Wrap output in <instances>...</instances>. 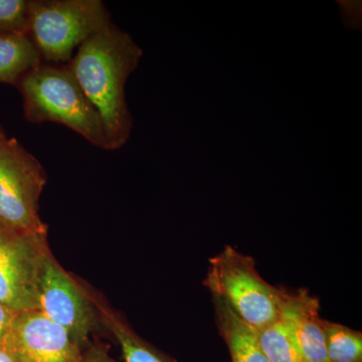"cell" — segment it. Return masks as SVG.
<instances>
[{"label":"cell","mask_w":362,"mask_h":362,"mask_svg":"<svg viewBox=\"0 0 362 362\" xmlns=\"http://www.w3.org/2000/svg\"><path fill=\"white\" fill-rule=\"evenodd\" d=\"M141 57L142 49L129 33L112 23L86 40L68 64L101 118L108 150L120 149L129 140L133 120L126 83Z\"/></svg>","instance_id":"cell-1"},{"label":"cell","mask_w":362,"mask_h":362,"mask_svg":"<svg viewBox=\"0 0 362 362\" xmlns=\"http://www.w3.org/2000/svg\"><path fill=\"white\" fill-rule=\"evenodd\" d=\"M26 121L59 123L99 148L108 150L103 124L69 65L42 64L16 85Z\"/></svg>","instance_id":"cell-2"},{"label":"cell","mask_w":362,"mask_h":362,"mask_svg":"<svg viewBox=\"0 0 362 362\" xmlns=\"http://www.w3.org/2000/svg\"><path fill=\"white\" fill-rule=\"evenodd\" d=\"M111 23L101 0H30L28 35L49 65L70 64L86 40Z\"/></svg>","instance_id":"cell-3"},{"label":"cell","mask_w":362,"mask_h":362,"mask_svg":"<svg viewBox=\"0 0 362 362\" xmlns=\"http://www.w3.org/2000/svg\"><path fill=\"white\" fill-rule=\"evenodd\" d=\"M204 285L213 298L230 307L240 320L259 331L280 316L282 288L269 284L259 275L252 257L232 246L209 259Z\"/></svg>","instance_id":"cell-4"},{"label":"cell","mask_w":362,"mask_h":362,"mask_svg":"<svg viewBox=\"0 0 362 362\" xmlns=\"http://www.w3.org/2000/svg\"><path fill=\"white\" fill-rule=\"evenodd\" d=\"M47 175L37 157L18 139L0 132V225L28 233H47L40 199Z\"/></svg>","instance_id":"cell-5"},{"label":"cell","mask_w":362,"mask_h":362,"mask_svg":"<svg viewBox=\"0 0 362 362\" xmlns=\"http://www.w3.org/2000/svg\"><path fill=\"white\" fill-rule=\"evenodd\" d=\"M49 252L47 233L0 225V304L16 313L39 310L40 273Z\"/></svg>","instance_id":"cell-6"},{"label":"cell","mask_w":362,"mask_h":362,"mask_svg":"<svg viewBox=\"0 0 362 362\" xmlns=\"http://www.w3.org/2000/svg\"><path fill=\"white\" fill-rule=\"evenodd\" d=\"M39 311L59 324L85 349L100 321L86 287L71 277L52 252L45 257L39 283Z\"/></svg>","instance_id":"cell-7"},{"label":"cell","mask_w":362,"mask_h":362,"mask_svg":"<svg viewBox=\"0 0 362 362\" xmlns=\"http://www.w3.org/2000/svg\"><path fill=\"white\" fill-rule=\"evenodd\" d=\"M6 349L18 362H83L84 352L65 328L39 310L16 314Z\"/></svg>","instance_id":"cell-8"},{"label":"cell","mask_w":362,"mask_h":362,"mask_svg":"<svg viewBox=\"0 0 362 362\" xmlns=\"http://www.w3.org/2000/svg\"><path fill=\"white\" fill-rule=\"evenodd\" d=\"M319 311V299L308 290L290 292L282 288L280 317L289 326L305 362H329Z\"/></svg>","instance_id":"cell-9"},{"label":"cell","mask_w":362,"mask_h":362,"mask_svg":"<svg viewBox=\"0 0 362 362\" xmlns=\"http://www.w3.org/2000/svg\"><path fill=\"white\" fill-rule=\"evenodd\" d=\"M88 294L96 308L100 324L104 325L121 347L125 362H176L175 358L156 349L151 343L145 341L133 330L123 317L93 294L87 288Z\"/></svg>","instance_id":"cell-10"},{"label":"cell","mask_w":362,"mask_h":362,"mask_svg":"<svg viewBox=\"0 0 362 362\" xmlns=\"http://www.w3.org/2000/svg\"><path fill=\"white\" fill-rule=\"evenodd\" d=\"M216 325L232 362H270L259 346L258 332L240 320L230 307L214 298Z\"/></svg>","instance_id":"cell-11"},{"label":"cell","mask_w":362,"mask_h":362,"mask_svg":"<svg viewBox=\"0 0 362 362\" xmlns=\"http://www.w3.org/2000/svg\"><path fill=\"white\" fill-rule=\"evenodd\" d=\"M42 64L30 35H0V83L16 86L26 74Z\"/></svg>","instance_id":"cell-12"},{"label":"cell","mask_w":362,"mask_h":362,"mask_svg":"<svg viewBox=\"0 0 362 362\" xmlns=\"http://www.w3.org/2000/svg\"><path fill=\"white\" fill-rule=\"evenodd\" d=\"M259 346L270 362H305L284 319L279 316L270 325L257 331Z\"/></svg>","instance_id":"cell-13"},{"label":"cell","mask_w":362,"mask_h":362,"mask_svg":"<svg viewBox=\"0 0 362 362\" xmlns=\"http://www.w3.org/2000/svg\"><path fill=\"white\" fill-rule=\"evenodd\" d=\"M326 352L329 362H362V333L323 319Z\"/></svg>","instance_id":"cell-14"},{"label":"cell","mask_w":362,"mask_h":362,"mask_svg":"<svg viewBox=\"0 0 362 362\" xmlns=\"http://www.w3.org/2000/svg\"><path fill=\"white\" fill-rule=\"evenodd\" d=\"M30 0H0V35H28Z\"/></svg>","instance_id":"cell-15"},{"label":"cell","mask_w":362,"mask_h":362,"mask_svg":"<svg viewBox=\"0 0 362 362\" xmlns=\"http://www.w3.org/2000/svg\"><path fill=\"white\" fill-rule=\"evenodd\" d=\"M83 362H116L109 354L108 349L99 342H89L83 352Z\"/></svg>","instance_id":"cell-16"},{"label":"cell","mask_w":362,"mask_h":362,"mask_svg":"<svg viewBox=\"0 0 362 362\" xmlns=\"http://www.w3.org/2000/svg\"><path fill=\"white\" fill-rule=\"evenodd\" d=\"M16 312L0 304V347H6Z\"/></svg>","instance_id":"cell-17"},{"label":"cell","mask_w":362,"mask_h":362,"mask_svg":"<svg viewBox=\"0 0 362 362\" xmlns=\"http://www.w3.org/2000/svg\"><path fill=\"white\" fill-rule=\"evenodd\" d=\"M0 362H18L6 347H0Z\"/></svg>","instance_id":"cell-18"},{"label":"cell","mask_w":362,"mask_h":362,"mask_svg":"<svg viewBox=\"0 0 362 362\" xmlns=\"http://www.w3.org/2000/svg\"><path fill=\"white\" fill-rule=\"evenodd\" d=\"M1 131H4V128H2L1 125H0V132H1Z\"/></svg>","instance_id":"cell-19"}]
</instances>
